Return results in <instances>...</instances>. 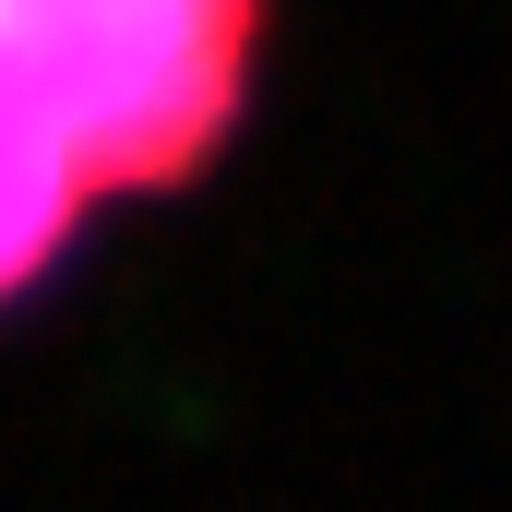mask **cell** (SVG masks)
I'll list each match as a JSON object with an SVG mask.
<instances>
[{
    "label": "cell",
    "mask_w": 512,
    "mask_h": 512,
    "mask_svg": "<svg viewBox=\"0 0 512 512\" xmlns=\"http://www.w3.org/2000/svg\"><path fill=\"white\" fill-rule=\"evenodd\" d=\"M262 60V0H0V298L131 203L191 179Z\"/></svg>",
    "instance_id": "cell-1"
}]
</instances>
